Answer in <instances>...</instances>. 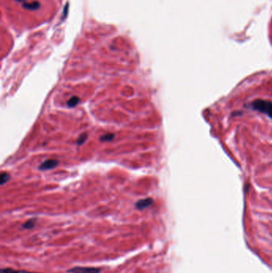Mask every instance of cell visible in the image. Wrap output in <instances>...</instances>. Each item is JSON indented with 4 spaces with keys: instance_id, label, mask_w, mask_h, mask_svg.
<instances>
[{
    "instance_id": "cell-1",
    "label": "cell",
    "mask_w": 272,
    "mask_h": 273,
    "mask_svg": "<svg viewBox=\"0 0 272 273\" xmlns=\"http://www.w3.org/2000/svg\"><path fill=\"white\" fill-rule=\"evenodd\" d=\"M250 107L260 113L267 115L272 119V102L267 100L257 99L250 103Z\"/></svg>"
},
{
    "instance_id": "cell-2",
    "label": "cell",
    "mask_w": 272,
    "mask_h": 273,
    "mask_svg": "<svg viewBox=\"0 0 272 273\" xmlns=\"http://www.w3.org/2000/svg\"><path fill=\"white\" fill-rule=\"evenodd\" d=\"M101 269L95 267H81L77 266L67 270L68 273H100Z\"/></svg>"
},
{
    "instance_id": "cell-3",
    "label": "cell",
    "mask_w": 272,
    "mask_h": 273,
    "mask_svg": "<svg viewBox=\"0 0 272 273\" xmlns=\"http://www.w3.org/2000/svg\"><path fill=\"white\" fill-rule=\"evenodd\" d=\"M58 165V161L55 159H48L42 162L39 165L38 168L40 170H50L55 168Z\"/></svg>"
},
{
    "instance_id": "cell-4",
    "label": "cell",
    "mask_w": 272,
    "mask_h": 273,
    "mask_svg": "<svg viewBox=\"0 0 272 273\" xmlns=\"http://www.w3.org/2000/svg\"><path fill=\"white\" fill-rule=\"evenodd\" d=\"M153 203V200L150 197L148 198H144V199L139 200L137 202H136L135 207L138 210H143L144 208H148V207L151 206Z\"/></svg>"
},
{
    "instance_id": "cell-5",
    "label": "cell",
    "mask_w": 272,
    "mask_h": 273,
    "mask_svg": "<svg viewBox=\"0 0 272 273\" xmlns=\"http://www.w3.org/2000/svg\"><path fill=\"white\" fill-rule=\"evenodd\" d=\"M22 7L29 11H36L40 7V2L38 1H34L32 2H24L22 3Z\"/></svg>"
},
{
    "instance_id": "cell-6",
    "label": "cell",
    "mask_w": 272,
    "mask_h": 273,
    "mask_svg": "<svg viewBox=\"0 0 272 273\" xmlns=\"http://www.w3.org/2000/svg\"><path fill=\"white\" fill-rule=\"evenodd\" d=\"M0 273H39V272H34V271H25V270H15L12 268H2L0 270Z\"/></svg>"
},
{
    "instance_id": "cell-7",
    "label": "cell",
    "mask_w": 272,
    "mask_h": 273,
    "mask_svg": "<svg viewBox=\"0 0 272 273\" xmlns=\"http://www.w3.org/2000/svg\"><path fill=\"white\" fill-rule=\"evenodd\" d=\"M35 223H36V219L35 218H34V219H30L22 224V228L24 229H32L34 227V225H35Z\"/></svg>"
},
{
    "instance_id": "cell-8",
    "label": "cell",
    "mask_w": 272,
    "mask_h": 273,
    "mask_svg": "<svg viewBox=\"0 0 272 273\" xmlns=\"http://www.w3.org/2000/svg\"><path fill=\"white\" fill-rule=\"evenodd\" d=\"M115 138V135L113 133H109V134H104V135L101 136L100 138V141H102V142H106V141H111L114 139Z\"/></svg>"
},
{
    "instance_id": "cell-9",
    "label": "cell",
    "mask_w": 272,
    "mask_h": 273,
    "mask_svg": "<svg viewBox=\"0 0 272 273\" xmlns=\"http://www.w3.org/2000/svg\"><path fill=\"white\" fill-rule=\"evenodd\" d=\"M80 99L78 96H73L67 101V105L69 107H74L79 103Z\"/></svg>"
},
{
    "instance_id": "cell-10",
    "label": "cell",
    "mask_w": 272,
    "mask_h": 273,
    "mask_svg": "<svg viewBox=\"0 0 272 273\" xmlns=\"http://www.w3.org/2000/svg\"><path fill=\"white\" fill-rule=\"evenodd\" d=\"M11 178V176L7 172H2L1 173V176H0V181H1V185H3L5 183L7 182Z\"/></svg>"
},
{
    "instance_id": "cell-11",
    "label": "cell",
    "mask_w": 272,
    "mask_h": 273,
    "mask_svg": "<svg viewBox=\"0 0 272 273\" xmlns=\"http://www.w3.org/2000/svg\"><path fill=\"white\" fill-rule=\"evenodd\" d=\"M87 138H88V134H87L86 133L81 134V135L78 137V140H77V144H78V145H83V144L85 142V141L87 140Z\"/></svg>"
},
{
    "instance_id": "cell-12",
    "label": "cell",
    "mask_w": 272,
    "mask_h": 273,
    "mask_svg": "<svg viewBox=\"0 0 272 273\" xmlns=\"http://www.w3.org/2000/svg\"><path fill=\"white\" fill-rule=\"evenodd\" d=\"M15 1H16V2H26V0H15Z\"/></svg>"
}]
</instances>
